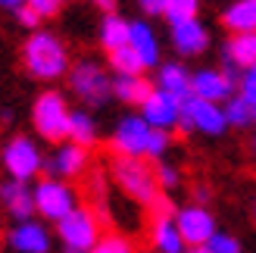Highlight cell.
<instances>
[{
	"instance_id": "cell-1",
	"label": "cell",
	"mask_w": 256,
	"mask_h": 253,
	"mask_svg": "<svg viewBox=\"0 0 256 253\" xmlns=\"http://www.w3.org/2000/svg\"><path fill=\"white\" fill-rule=\"evenodd\" d=\"M22 62L28 69V75L50 82V78H60V75L69 72V50L56 34L34 32L22 47Z\"/></svg>"
},
{
	"instance_id": "cell-2",
	"label": "cell",
	"mask_w": 256,
	"mask_h": 253,
	"mask_svg": "<svg viewBox=\"0 0 256 253\" xmlns=\"http://www.w3.org/2000/svg\"><path fill=\"white\" fill-rule=\"evenodd\" d=\"M112 175L122 191L138 200L144 206H153L160 200V184H156V172H153L144 160H132V156H116L112 162Z\"/></svg>"
},
{
	"instance_id": "cell-3",
	"label": "cell",
	"mask_w": 256,
	"mask_h": 253,
	"mask_svg": "<svg viewBox=\"0 0 256 253\" xmlns=\"http://www.w3.org/2000/svg\"><path fill=\"white\" fill-rule=\"evenodd\" d=\"M32 122H34L38 134H41L44 141H50V144L66 141L69 138V122H72V110L66 104V97L60 91L38 94L34 110H32Z\"/></svg>"
},
{
	"instance_id": "cell-4",
	"label": "cell",
	"mask_w": 256,
	"mask_h": 253,
	"mask_svg": "<svg viewBox=\"0 0 256 253\" xmlns=\"http://www.w3.org/2000/svg\"><path fill=\"white\" fill-rule=\"evenodd\" d=\"M56 232L62 238V244H66V250H75V253L94 250V244L100 241V222L88 206H75L66 219H60Z\"/></svg>"
},
{
	"instance_id": "cell-5",
	"label": "cell",
	"mask_w": 256,
	"mask_h": 253,
	"mask_svg": "<svg viewBox=\"0 0 256 253\" xmlns=\"http://www.w3.org/2000/svg\"><path fill=\"white\" fill-rule=\"evenodd\" d=\"M0 160H4V169L12 175V182H28L34 178L38 172H41L44 166V156L41 150H38V144L32 141V138H12V141L4 147V154H0Z\"/></svg>"
},
{
	"instance_id": "cell-6",
	"label": "cell",
	"mask_w": 256,
	"mask_h": 253,
	"mask_svg": "<svg viewBox=\"0 0 256 253\" xmlns=\"http://www.w3.org/2000/svg\"><path fill=\"white\" fill-rule=\"evenodd\" d=\"M178 125H182L184 132L197 128L203 134H222L228 128L222 106L219 104H210V100H200L194 94L182 100V116H178Z\"/></svg>"
},
{
	"instance_id": "cell-7",
	"label": "cell",
	"mask_w": 256,
	"mask_h": 253,
	"mask_svg": "<svg viewBox=\"0 0 256 253\" xmlns=\"http://www.w3.org/2000/svg\"><path fill=\"white\" fill-rule=\"evenodd\" d=\"M32 194H34V210L41 212L44 219H50V222L66 219L69 212L78 206L75 191H72L66 182H56V178H44Z\"/></svg>"
},
{
	"instance_id": "cell-8",
	"label": "cell",
	"mask_w": 256,
	"mask_h": 253,
	"mask_svg": "<svg viewBox=\"0 0 256 253\" xmlns=\"http://www.w3.org/2000/svg\"><path fill=\"white\" fill-rule=\"evenodd\" d=\"M69 84H72V91L91 106H100L112 91V82L106 78V72L100 69L94 60H82L78 66H72L69 69Z\"/></svg>"
},
{
	"instance_id": "cell-9",
	"label": "cell",
	"mask_w": 256,
	"mask_h": 253,
	"mask_svg": "<svg viewBox=\"0 0 256 253\" xmlns=\"http://www.w3.org/2000/svg\"><path fill=\"white\" fill-rule=\"evenodd\" d=\"M175 225H178V234H182V241L184 247H206V241L216 234V219H212V212L206 206H197V204H190L184 210H178L175 212Z\"/></svg>"
},
{
	"instance_id": "cell-10",
	"label": "cell",
	"mask_w": 256,
	"mask_h": 253,
	"mask_svg": "<svg viewBox=\"0 0 256 253\" xmlns=\"http://www.w3.org/2000/svg\"><path fill=\"white\" fill-rule=\"evenodd\" d=\"M150 125L140 119V116H125L119 125H116V134H112V150L119 156H132V160H140L147 156V141H150Z\"/></svg>"
},
{
	"instance_id": "cell-11",
	"label": "cell",
	"mask_w": 256,
	"mask_h": 253,
	"mask_svg": "<svg viewBox=\"0 0 256 253\" xmlns=\"http://www.w3.org/2000/svg\"><path fill=\"white\" fill-rule=\"evenodd\" d=\"M140 110H144V112H140V119H144L150 128L169 132L172 125H178V116H182V100L156 88V91L144 100V106H140Z\"/></svg>"
},
{
	"instance_id": "cell-12",
	"label": "cell",
	"mask_w": 256,
	"mask_h": 253,
	"mask_svg": "<svg viewBox=\"0 0 256 253\" xmlns=\"http://www.w3.org/2000/svg\"><path fill=\"white\" fill-rule=\"evenodd\" d=\"M44 169L50 172V178H78V175L88 169V150L78 147V144H62L56 147L50 160H44Z\"/></svg>"
},
{
	"instance_id": "cell-13",
	"label": "cell",
	"mask_w": 256,
	"mask_h": 253,
	"mask_svg": "<svg viewBox=\"0 0 256 253\" xmlns=\"http://www.w3.org/2000/svg\"><path fill=\"white\" fill-rule=\"evenodd\" d=\"M225 75L234 82L238 69H253L256 66V32H244V34H234L232 41L225 44Z\"/></svg>"
},
{
	"instance_id": "cell-14",
	"label": "cell",
	"mask_w": 256,
	"mask_h": 253,
	"mask_svg": "<svg viewBox=\"0 0 256 253\" xmlns=\"http://www.w3.org/2000/svg\"><path fill=\"white\" fill-rule=\"evenodd\" d=\"M232 88H234V82L219 69H200V72L190 75V94L200 97V100H210V104L228 100L232 97Z\"/></svg>"
},
{
	"instance_id": "cell-15",
	"label": "cell",
	"mask_w": 256,
	"mask_h": 253,
	"mask_svg": "<svg viewBox=\"0 0 256 253\" xmlns=\"http://www.w3.org/2000/svg\"><path fill=\"white\" fill-rule=\"evenodd\" d=\"M10 247L16 253H47L50 250V234L41 222H19L16 228L10 232Z\"/></svg>"
},
{
	"instance_id": "cell-16",
	"label": "cell",
	"mask_w": 256,
	"mask_h": 253,
	"mask_svg": "<svg viewBox=\"0 0 256 253\" xmlns=\"http://www.w3.org/2000/svg\"><path fill=\"white\" fill-rule=\"evenodd\" d=\"M147 238L160 253H184V241H182V234H178V225H175L172 212H156L153 222H150Z\"/></svg>"
},
{
	"instance_id": "cell-17",
	"label": "cell",
	"mask_w": 256,
	"mask_h": 253,
	"mask_svg": "<svg viewBox=\"0 0 256 253\" xmlns=\"http://www.w3.org/2000/svg\"><path fill=\"white\" fill-rule=\"evenodd\" d=\"M0 204H4V210L12 219L28 222L34 212V194L22 182H6V184H0Z\"/></svg>"
},
{
	"instance_id": "cell-18",
	"label": "cell",
	"mask_w": 256,
	"mask_h": 253,
	"mask_svg": "<svg viewBox=\"0 0 256 253\" xmlns=\"http://www.w3.org/2000/svg\"><path fill=\"white\" fill-rule=\"evenodd\" d=\"M172 44L178 54H184V56H197L206 50L210 44V32L203 28V22L197 19H190V22H182V25H172Z\"/></svg>"
},
{
	"instance_id": "cell-19",
	"label": "cell",
	"mask_w": 256,
	"mask_h": 253,
	"mask_svg": "<svg viewBox=\"0 0 256 253\" xmlns=\"http://www.w3.org/2000/svg\"><path fill=\"white\" fill-rule=\"evenodd\" d=\"M128 47H134V54L140 56V62L147 66H156L160 62V44H156V34L147 22H134L132 25V34H128Z\"/></svg>"
},
{
	"instance_id": "cell-20",
	"label": "cell",
	"mask_w": 256,
	"mask_h": 253,
	"mask_svg": "<svg viewBox=\"0 0 256 253\" xmlns=\"http://www.w3.org/2000/svg\"><path fill=\"white\" fill-rule=\"evenodd\" d=\"M156 84H160V91L172 94L178 100L190 97V75H188L184 66H178V62H162L160 75H156Z\"/></svg>"
},
{
	"instance_id": "cell-21",
	"label": "cell",
	"mask_w": 256,
	"mask_h": 253,
	"mask_svg": "<svg viewBox=\"0 0 256 253\" xmlns=\"http://www.w3.org/2000/svg\"><path fill=\"white\" fill-rule=\"evenodd\" d=\"M112 91H116V97L125 100V104L144 106V100L153 94V84L144 78V75H119V78L112 82Z\"/></svg>"
},
{
	"instance_id": "cell-22",
	"label": "cell",
	"mask_w": 256,
	"mask_h": 253,
	"mask_svg": "<svg viewBox=\"0 0 256 253\" xmlns=\"http://www.w3.org/2000/svg\"><path fill=\"white\" fill-rule=\"evenodd\" d=\"M222 22L232 28L234 34H244V32H256V0H238L225 10Z\"/></svg>"
},
{
	"instance_id": "cell-23",
	"label": "cell",
	"mask_w": 256,
	"mask_h": 253,
	"mask_svg": "<svg viewBox=\"0 0 256 253\" xmlns=\"http://www.w3.org/2000/svg\"><path fill=\"white\" fill-rule=\"evenodd\" d=\"M128 34H132V25H128L122 16H112L110 12V16L100 22V44H104L110 54L128 44Z\"/></svg>"
},
{
	"instance_id": "cell-24",
	"label": "cell",
	"mask_w": 256,
	"mask_h": 253,
	"mask_svg": "<svg viewBox=\"0 0 256 253\" xmlns=\"http://www.w3.org/2000/svg\"><path fill=\"white\" fill-rule=\"evenodd\" d=\"M69 138H72V144H78V147H91L97 141V125L94 119L88 116V112H72V122H69Z\"/></svg>"
},
{
	"instance_id": "cell-25",
	"label": "cell",
	"mask_w": 256,
	"mask_h": 253,
	"mask_svg": "<svg viewBox=\"0 0 256 253\" xmlns=\"http://www.w3.org/2000/svg\"><path fill=\"white\" fill-rule=\"evenodd\" d=\"M197 6L200 0H162V16L172 25H182V22L197 19Z\"/></svg>"
},
{
	"instance_id": "cell-26",
	"label": "cell",
	"mask_w": 256,
	"mask_h": 253,
	"mask_svg": "<svg viewBox=\"0 0 256 253\" xmlns=\"http://www.w3.org/2000/svg\"><path fill=\"white\" fill-rule=\"evenodd\" d=\"M110 62H112V69H116L119 75H140L144 72V62H140V56L134 54V47H119V50H112L110 54Z\"/></svg>"
},
{
	"instance_id": "cell-27",
	"label": "cell",
	"mask_w": 256,
	"mask_h": 253,
	"mask_svg": "<svg viewBox=\"0 0 256 253\" xmlns=\"http://www.w3.org/2000/svg\"><path fill=\"white\" fill-rule=\"evenodd\" d=\"M222 112H225V122L234 125V128H244V125L253 122V106L244 97H228V104L222 106Z\"/></svg>"
},
{
	"instance_id": "cell-28",
	"label": "cell",
	"mask_w": 256,
	"mask_h": 253,
	"mask_svg": "<svg viewBox=\"0 0 256 253\" xmlns=\"http://www.w3.org/2000/svg\"><path fill=\"white\" fill-rule=\"evenodd\" d=\"M91 253H132V241L122 234H104Z\"/></svg>"
},
{
	"instance_id": "cell-29",
	"label": "cell",
	"mask_w": 256,
	"mask_h": 253,
	"mask_svg": "<svg viewBox=\"0 0 256 253\" xmlns=\"http://www.w3.org/2000/svg\"><path fill=\"white\" fill-rule=\"evenodd\" d=\"M210 253H240V241L234 234H225V232H216L210 241H206Z\"/></svg>"
},
{
	"instance_id": "cell-30",
	"label": "cell",
	"mask_w": 256,
	"mask_h": 253,
	"mask_svg": "<svg viewBox=\"0 0 256 253\" xmlns=\"http://www.w3.org/2000/svg\"><path fill=\"white\" fill-rule=\"evenodd\" d=\"M166 150H169V132H160V128H153L150 132V141H147V156H162Z\"/></svg>"
},
{
	"instance_id": "cell-31",
	"label": "cell",
	"mask_w": 256,
	"mask_h": 253,
	"mask_svg": "<svg viewBox=\"0 0 256 253\" xmlns=\"http://www.w3.org/2000/svg\"><path fill=\"white\" fill-rule=\"evenodd\" d=\"M240 97L247 100V104L256 110V66L244 72V78H240Z\"/></svg>"
},
{
	"instance_id": "cell-32",
	"label": "cell",
	"mask_w": 256,
	"mask_h": 253,
	"mask_svg": "<svg viewBox=\"0 0 256 253\" xmlns=\"http://www.w3.org/2000/svg\"><path fill=\"white\" fill-rule=\"evenodd\" d=\"M25 6H28V10H34V16H38V19H50V16H56V10H60V0H28Z\"/></svg>"
},
{
	"instance_id": "cell-33",
	"label": "cell",
	"mask_w": 256,
	"mask_h": 253,
	"mask_svg": "<svg viewBox=\"0 0 256 253\" xmlns=\"http://www.w3.org/2000/svg\"><path fill=\"white\" fill-rule=\"evenodd\" d=\"M153 172H156V184H160V188H175L178 178H182V175H178V169H175V166H166V162H162V166H156Z\"/></svg>"
},
{
	"instance_id": "cell-34",
	"label": "cell",
	"mask_w": 256,
	"mask_h": 253,
	"mask_svg": "<svg viewBox=\"0 0 256 253\" xmlns=\"http://www.w3.org/2000/svg\"><path fill=\"white\" fill-rule=\"evenodd\" d=\"M16 19H19V25H25V28H34V25L41 22V19L34 16V10H28V6H19L16 10Z\"/></svg>"
},
{
	"instance_id": "cell-35",
	"label": "cell",
	"mask_w": 256,
	"mask_h": 253,
	"mask_svg": "<svg viewBox=\"0 0 256 253\" xmlns=\"http://www.w3.org/2000/svg\"><path fill=\"white\" fill-rule=\"evenodd\" d=\"M194 200H197V206H203V204H206V200H210V188H194Z\"/></svg>"
},
{
	"instance_id": "cell-36",
	"label": "cell",
	"mask_w": 256,
	"mask_h": 253,
	"mask_svg": "<svg viewBox=\"0 0 256 253\" xmlns=\"http://www.w3.org/2000/svg\"><path fill=\"white\" fill-rule=\"evenodd\" d=\"M140 6L147 12H162V0H140Z\"/></svg>"
},
{
	"instance_id": "cell-37",
	"label": "cell",
	"mask_w": 256,
	"mask_h": 253,
	"mask_svg": "<svg viewBox=\"0 0 256 253\" xmlns=\"http://www.w3.org/2000/svg\"><path fill=\"white\" fill-rule=\"evenodd\" d=\"M0 4H4V6H10V10H19V6H25V4H28V0H0Z\"/></svg>"
},
{
	"instance_id": "cell-38",
	"label": "cell",
	"mask_w": 256,
	"mask_h": 253,
	"mask_svg": "<svg viewBox=\"0 0 256 253\" xmlns=\"http://www.w3.org/2000/svg\"><path fill=\"white\" fill-rule=\"evenodd\" d=\"M91 4L100 6V10H112V6H116V0H91Z\"/></svg>"
},
{
	"instance_id": "cell-39",
	"label": "cell",
	"mask_w": 256,
	"mask_h": 253,
	"mask_svg": "<svg viewBox=\"0 0 256 253\" xmlns=\"http://www.w3.org/2000/svg\"><path fill=\"white\" fill-rule=\"evenodd\" d=\"M190 253H210L206 247H194V250H190Z\"/></svg>"
},
{
	"instance_id": "cell-40",
	"label": "cell",
	"mask_w": 256,
	"mask_h": 253,
	"mask_svg": "<svg viewBox=\"0 0 256 253\" xmlns=\"http://www.w3.org/2000/svg\"><path fill=\"white\" fill-rule=\"evenodd\" d=\"M250 147H253V154H256V138H253V144H250Z\"/></svg>"
},
{
	"instance_id": "cell-41",
	"label": "cell",
	"mask_w": 256,
	"mask_h": 253,
	"mask_svg": "<svg viewBox=\"0 0 256 253\" xmlns=\"http://www.w3.org/2000/svg\"><path fill=\"white\" fill-rule=\"evenodd\" d=\"M253 219H256V204H253Z\"/></svg>"
},
{
	"instance_id": "cell-42",
	"label": "cell",
	"mask_w": 256,
	"mask_h": 253,
	"mask_svg": "<svg viewBox=\"0 0 256 253\" xmlns=\"http://www.w3.org/2000/svg\"><path fill=\"white\" fill-rule=\"evenodd\" d=\"M253 122H256V110H253Z\"/></svg>"
},
{
	"instance_id": "cell-43",
	"label": "cell",
	"mask_w": 256,
	"mask_h": 253,
	"mask_svg": "<svg viewBox=\"0 0 256 253\" xmlns=\"http://www.w3.org/2000/svg\"><path fill=\"white\" fill-rule=\"evenodd\" d=\"M60 4H62V0H60Z\"/></svg>"
}]
</instances>
